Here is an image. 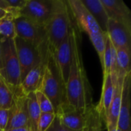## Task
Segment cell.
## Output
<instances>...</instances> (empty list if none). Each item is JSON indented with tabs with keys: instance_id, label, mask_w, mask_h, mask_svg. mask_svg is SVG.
<instances>
[{
	"instance_id": "cell-1",
	"label": "cell",
	"mask_w": 131,
	"mask_h": 131,
	"mask_svg": "<svg viewBox=\"0 0 131 131\" xmlns=\"http://www.w3.org/2000/svg\"><path fill=\"white\" fill-rule=\"evenodd\" d=\"M72 34L73 57L68 81L65 84L66 102L75 109L87 111L94 106L92 91L84 67L79 43L80 34L73 22L71 26Z\"/></svg>"
},
{
	"instance_id": "cell-2",
	"label": "cell",
	"mask_w": 131,
	"mask_h": 131,
	"mask_svg": "<svg viewBox=\"0 0 131 131\" xmlns=\"http://www.w3.org/2000/svg\"><path fill=\"white\" fill-rule=\"evenodd\" d=\"M72 24L67 1L52 0L51 13L45 25L49 50H55L68 35Z\"/></svg>"
},
{
	"instance_id": "cell-3",
	"label": "cell",
	"mask_w": 131,
	"mask_h": 131,
	"mask_svg": "<svg viewBox=\"0 0 131 131\" xmlns=\"http://www.w3.org/2000/svg\"><path fill=\"white\" fill-rule=\"evenodd\" d=\"M39 91L50 100L55 112L64 102H66L65 85L61 80L56 61L50 50L47 66Z\"/></svg>"
},
{
	"instance_id": "cell-4",
	"label": "cell",
	"mask_w": 131,
	"mask_h": 131,
	"mask_svg": "<svg viewBox=\"0 0 131 131\" xmlns=\"http://www.w3.org/2000/svg\"><path fill=\"white\" fill-rule=\"evenodd\" d=\"M0 74L12 90L21 85L20 65L14 39L2 38Z\"/></svg>"
},
{
	"instance_id": "cell-5",
	"label": "cell",
	"mask_w": 131,
	"mask_h": 131,
	"mask_svg": "<svg viewBox=\"0 0 131 131\" xmlns=\"http://www.w3.org/2000/svg\"><path fill=\"white\" fill-rule=\"evenodd\" d=\"M67 3L71 17L74 19L77 27L81 31H84L89 36L91 41L104 36L105 33L102 31L81 0H68Z\"/></svg>"
},
{
	"instance_id": "cell-6",
	"label": "cell",
	"mask_w": 131,
	"mask_h": 131,
	"mask_svg": "<svg viewBox=\"0 0 131 131\" xmlns=\"http://www.w3.org/2000/svg\"><path fill=\"white\" fill-rule=\"evenodd\" d=\"M16 36L40 49L48 44L45 27L37 25L23 16H18L14 19Z\"/></svg>"
},
{
	"instance_id": "cell-7",
	"label": "cell",
	"mask_w": 131,
	"mask_h": 131,
	"mask_svg": "<svg viewBox=\"0 0 131 131\" xmlns=\"http://www.w3.org/2000/svg\"><path fill=\"white\" fill-rule=\"evenodd\" d=\"M14 41L20 65V80L21 83L29 71L41 60V52L40 49L35 48L33 45L17 36L14 38Z\"/></svg>"
},
{
	"instance_id": "cell-8",
	"label": "cell",
	"mask_w": 131,
	"mask_h": 131,
	"mask_svg": "<svg viewBox=\"0 0 131 131\" xmlns=\"http://www.w3.org/2000/svg\"><path fill=\"white\" fill-rule=\"evenodd\" d=\"M89 109L78 110L64 102L56 111L55 115L67 128L74 131H83L88 124Z\"/></svg>"
},
{
	"instance_id": "cell-9",
	"label": "cell",
	"mask_w": 131,
	"mask_h": 131,
	"mask_svg": "<svg viewBox=\"0 0 131 131\" xmlns=\"http://www.w3.org/2000/svg\"><path fill=\"white\" fill-rule=\"evenodd\" d=\"M50 51L56 61L61 80L65 85L69 77L73 57L72 34L71 28L68 35L63 39L58 48L54 51L50 50Z\"/></svg>"
},
{
	"instance_id": "cell-10",
	"label": "cell",
	"mask_w": 131,
	"mask_h": 131,
	"mask_svg": "<svg viewBox=\"0 0 131 131\" xmlns=\"http://www.w3.org/2000/svg\"><path fill=\"white\" fill-rule=\"evenodd\" d=\"M40 50L41 52V60L29 71V73L21 81L20 85L21 90L25 94H28L29 93H35V91H38L42 82L49 56L48 44L42 46Z\"/></svg>"
},
{
	"instance_id": "cell-11",
	"label": "cell",
	"mask_w": 131,
	"mask_h": 131,
	"mask_svg": "<svg viewBox=\"0 0 131 131\" xmlns=\"http://www.w3.org/2000/svg\"><path fill=\"white\" fill-rule=\"evenodd\" d=\"M13 104L12 106V116L8 124L7 128H15L21 127H28V98L21 90V87L12 90Z\"/></svg>"
},
{
	"instance_id": "cell-12",
	"label": "cell",
	"mask_w": 131,
	"mask_h": 131,
	"mask_svg": "<svg viewBox=\"0 0 131 131\" xmlns=\"http://www.w3.org/2000/svg\"><path fill=\"white\" fill-rule=\"evenodd\" d=\"M52 8V0H27L20 15L32 22L45 27Z\"/></svg>"
},
{
	"instance_id": "cell-13",
	"label": "cell",
	"mask_w": 131,
	"mask_h": 131,
	"mask_svg": "<svg viewBox=\"0 0 131 131\" xmlns=\"http://www.w3.org/2000/svg\"><path fill=\"white\" fill-rule=\"evenodd\" d=\"M130 87L131 73L127 74L123 83L121 103L117 128L122 131H131L130 129Z\"/></svg>"
},
{
	"instance_id": "cell-14",
	"label": "cell",
	"mask_w": 131,
	"mask_h": 131,
	"mask_svg": "<svg viewBox=\"0 0 131 131\" xmlns=\"http://www.w3.org/2000/svg\"><path fill=\"white\" fill-rule=\"evenodd\" d=\"M107 35L117 50L120 48H131V28L126 25L109 19Z\"/></svg>"
},
{
	"instance_id": "cell-15",
	"label": "cell",
	"mask_w": 131,
	"mask_h": 131,
	"mask_svg": "<svg viewBox=\"0 0 131 131\" xmlns=\"http://www.w3.org/2000/svg\"><path fill=\"white\" fill-rule=\"evenodd\" d=\"M109 19L131 28V12L122 0H101Z\"/></svg>"
},
{
	"instance_id": "cell-16",
	"label": "cell",
	"mask_w": 131,
	"mask_h": 131,
	"mask_svg": "<svg viewBox=\"0 0 131 131\" xmlns=\"http://www.w3.org/2000/svg\"><path fill=\"white\" fill-rule=\"evenodd\" d=\"M124 80L117 79L116 84H114V97L111 104L108 108L106 115V120H105V126L107 127V131H115L117 128V123L120 115V108H121V103L122 86H123Z\"/></svg>"
},
{
	"instance_id": "cell-17",
	"label": "cell",
	"mask_w": 131,
	"mask_h": 131,
	"mask_svg": "<svg viewBox=\"0 0 131 131\" xmlns=\"http://www.w3.org/2000/svg\"><path fill=\"white\" fill-rule=\"evenodd\" d=\"M114 85L112 82L111 75L104 77V82H103V88H102V93H101V99H100L98 104L95 106V107L104 124H105L106 115H107L108 108L111 104V101L114 97Z\"/></svg>"
},
{
	"instance_id": "cell-18",
	"label": "cell",
	"mask_w": 131,
	"mask_h": 131,
	"mask_svg": "<svg viewBox=\"0 0 131 131\" xmlns=\"http://www.w3.org/2000/svg\"><path fill=\"white\" fill-rule=\"evenodd\" d=\"M103 32H107L109 18L101 0H81Z\"/></svg>"
},
{
	"instance_id": "cell-19",
	"label": "cell",
	"mask_w": 131,
	"mask_h": 131,
	"mask_svg": "<svg viewBox=\"0 0 131 131\" xmlns=\"http://www.w3.org/2000/svg\"><path fill=\"white\" fill-rule=\"evenodd\" d=\"M131 48H120L116 50V65L117 78L124 80L125 77L130 74Z\"/></svg>"
},
{
	"instance_id": "cell-20",
	"label": "cell",
	"mask_w": 131,
	"mask_h": 131,
	"mask_svg": "<svg viewBox=\"0 0 131 131\" xmlns=\"http://www.w3.org/2000/svg\"><path fill=\"white\" fill-rule=\"evenodd\" d=\"M28 98V127L31 131H37V125L41 111L38 105L35 93L27 94Z\"/></svg>"
},
{
	"instance_id": "cell-21",
	"label": "cell",
	"mask_w": 131,
	"mask_h": 131,
	"mask_svg": "<svg viewBox=\"0 0 131 131\" xmlns=\"http://www.w3.org/2000/svg\"><path fill=\"white\" fill-rule=\"evenodd\" d=\"M116 57V49L111 44L107 33L105 36V48H104V58H103V64L102 69H103V74L104 77H106L107 75H111V64H112V60L114 58Z\"/></svg>"
},
{
	"instance_id": "cell-22",
	"label": "cell",
	"mask_w": 131,
	"mask_h": 131,
	"mask_svg": "<svg viewBox=\"0 0 131 131\" xmlns=\"http://www.w3.org/2000/svg\"><path fill=\"white\" fill-rule=\"evenodd\" d=\"M13 104V93L0 74V109H9Z\"/></svg>"
},
{
	"instance_id": "cell-23",
	"label": "cell",
	"mask_w": 131,
	"mask_h": 131,
	"mask_svg": "<svg viewBox=\"0 0 131 131\" xmlns=\"http://www.w3.org/2000/svg\"><path fill=\"white\" fill-rule=\"evenodd\" d=\"M103 120L94 105L89 109L88 124L83 131H102Z\"/></svg>"
},
{
	"instance_id": "cell-24",
	"label": "cell",
	"mask_w": 131,
	"mask_h": 131,
	"mask_svg": "<svg viewBox=\"0 0 131 131\" xmlns=\"http://www.w3.org/2000/svg\"><path fill=\"white\" fill-rule=\"evenodd\" d=\"M14 19L12 15L0 19V36L3 38L14 39L16 37Z\"/></svg>"
},
{
	"instance_id": "cell-25",
	"label": "cell",
	"mask_w": 131,
	"mask_h": 131,
	"mask_svg": "<svg viewBox=\"0 0 131 131\" xmlns=\"http://www.w3.org/2000/svg\"><path fill=\"white\" fill-rule=\"evenodd\" d=\"M36 101L38 103V105L40 108V111L41 113H52L55 114L54 107L50 101V100L41 91H37L35 92Z\"/></svg>"
},
{
	"instance_id": "cell-26",
	"label": "cell",
	"mask_w": 131,
	"mask_h": 131,
	"mask_svg": "<svg viewBox=\"0 0 131 131\" xmlns=\"http://www.w3.org/2000/svg\"><path fill=\"white\" fill-rule=\"evenodd\" d=\"M55 117V114L52 113H41L39 117L38 125H37V131H46L48 128L51 126Z\"/></svg>"
},
{
	"instance_id": "cell-27",
	"label": "cell",
	"mask_w": 131,
	"mask_h": 131,
	"mask_svg": "<svg viewBox=\"0 0 131 131\" xmlns=\"http://www.w3.org/2000/svg\"><path fill=\"white\" fill-rule=\"evenodd\" d=\"M12 107L9 109H0V130H5L12 116Z\"/></svg>"
},
{
	"instance_id": "cell-28",
	"label": "cell",
	"mask_w": 131,
	"mask_h": 131,
	"mask_svg": "<svg viewBox=\"0 0 131 131\" xmlns=\"http://www.w3.org/2000/svg\"><path fill=\"white\" fill-rule=\"evenodd\" d=\"M6 2L13 11L20 15V11L25 7L27 0H6Z\"/></svg>"
},
{
	"instance_id": "cell-29",
	"label": "cell",
	"mask_w": 131,
	"mask_h": 131,
	"mask_svg": "<svg viewBox=\"0 0 131 131\" xmlns=\"http://www.w3.org/2000/svg\"><path fill=\"white\" fill-rule=\"evenodd\" d=\"M46 131H74L67 128L66 127H64L61 121H59V119L56 117L53 121V122L51 123V126L48 128V130Z\"/></svg>"
},
{
	"instance_id": "cell-30",
	"label": "cell",
	"mask_w": 131,
	"mask_h": 131,
	"mask_svg": "<svg viewBox=\"0 0 131 131\" xmlns=\"http://www.w3.org/2000/svg\"><path fill=\"white\" fill-rule=\"evenodd\" d=\"M4 131H31L28 127H15V128H11Z\"/></svg>"
},
{
	"instance_id": "cell-31",
	"label": "cell",
	"mask_w": 131,
	"mask_h": 131,
	"mask_svg": "<svg viewBox=\"0 0 131 131\" xmlns=\"http://www.w3.org/2000/svg\"><path fill=\"white\" fill-rule=\"evenodd\" d=\"M9 15H12L10 13H8V12H6L5 10L2 9V8H0V19L2 18H4L7 16H9ZM13 17V16H12Z\"/></svg>"
},
{
	"instance_id": "cell-32",
	"label": "cell",
	"mask_w": 131,
	"mask_h": 131,
	"mask_svg": "<svg viewBox=\"0 0 131 131\" xmlns=\"http://www.w3.org/2000/svg\"><path fill=\"white\" fill-rule=\"evenodd\" d=\"M2 37L0 36V69H1V57H2Z\"/></svg>"
},
{
	"instance_id": "cell-33",
	"label": "cell",
	"mask_w": 131,
	"mask_h": 131,
	"mask_svg": "<svg viewBox=\"0 0 131 131\" xmlns=\"http://www.w3.org/2000/svg\"><path fill=\"white\" fill-rule=\"evenodd\" d=\"M115 131H122V130H120L119 128H117V130H116Z\"/></svg>"
},
{
	"instance_id": "cell-34",
	"label": "cell",
	"mask_w": 131,
	"mask_h": 131,
	"mask_svg": "<svg viewBox=\"0 0 131 131\" xmlns=\"http://www.w3.org/2000/svg\"><path fill=\"white\" fill-rule=\"evenodd\" d=\"M0 131H3V130H0Z\"/></svg>"
}]
</instances>
